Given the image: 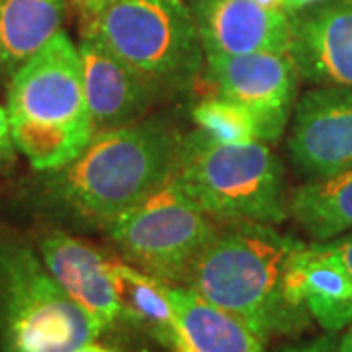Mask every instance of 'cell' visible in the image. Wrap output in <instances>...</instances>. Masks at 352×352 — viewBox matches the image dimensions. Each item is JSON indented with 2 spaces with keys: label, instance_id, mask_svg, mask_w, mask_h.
Segmentation results:
<instances>
[{
  "label": "cell",
  "instance_id": "cell-27",
  "mask_svg": "<svg viewBox=\"0 0 352 352\" xmlns=\"http://www.w3.org/2000/svg\"><path fill=\"white\" fill-rule=\"evenodd\" d=\"M256 4H261L264 8H272V10H282L286 0H254Z\"/></svg>",
  "mask_w": 352,
  "mask_h": 352
},
{
  "label": "cell",
  "instance_id": "cell-3",
  "mask_svg": "<svg viewBox=\"0 0 352 352\" xmlns=\"http://www.w3.org/2000/svg\"><path fill=\"white\" fill-rule=\"evenodd\" d=\"M8 118L18 151L36 170L75 161L94 135L78 45L57 32L12 73Z\"/></svg>",
  "mask_w": 352,
  "mask_h": 352
},
{
  "label": "cell",
  "instance_id": "cell-14",
  "mask_svg": "<svg viewBox=\"0 0 352 352\" xmlns=\"http://www.w3.org/2000/svg\"><path fill=\"white\" fill-rule=\"evenodd\" d=\"M85 94L94 133L141 122L159 96L104 43L80 36Z\"/></svg>",
  "mask_w": 352,
  "mask_h": 352
},
{
  "label": "cell",
  "instance_id": "cell-1",
  "mask_svg": "<svg viewBox=\"0 0 352 352\" xmlns=\"http://www.w3.org/2000/svg\"><path fill=\"white\" fill-rule=\"evenodd\" d=\"M184 135L163 120L96 131L75 161L41 178V196L57 215L106 231L175 176Z\"/></svg>",
  "mask_w": 352,
  "mask_h": 352
},
{
  "label": "cell",
  "instance_id": "cell-26",
  "mask_svg": "<svg viewBox=\"0 0 352 352\" xmlns=\"http://www.w3.org/2000/svg\"><path fill=\"white\" fill-rule=\"evenodd\" d=\"M78 352H118L110 349V346H106V344H100L98 340H92V342H88L87 346H82Z\"/></svg>",
  "mask_w": 352,
  "mask_h": 352
},
{
  "label": "cell",
  "instance_id": "cell-17",
  "mask_svg": "<svg viewBox=\"0 0 352 352\" xmlns=\"http://www.w3.org/2000/svg\"><path fill=\"white\" fill-rule=\"evenodd\" d=\"M67 0H0V67L16 71L61 32Z\"/></svg>",
  "mask_w": 352,
  "mask_h": 352
},
{
  "label": "cell",
  "instance_id": "cell-20",
  "mask_svg": "<svg viewBox=\"0 0 352 352\" xmlns=\"http://www.w3.org/2000/svg\"><path fill=\"white\" fill-rule=\"evenodd\" d=\"M16 141L10 127V118L8 110L0 106V168H6L16 161Z\"/></svg>",
  "mask_w": 352,
  "mask_h": 352
},
{
  "label": "cell",
  "instance_id": "cell-6",
  "mask_svg": "<svg viewBox=\"0 0 352 352\" xmlns=\"http://www.w3.org/2000/svg\"><path fill=\"white\" fill-rule=\"evenodd\" d=\"M100 325L65 292L25 239L0 229V352H78Z\"/></svg>",
  "mask_w": 352,
  "mask_h": 352
},
{
  "label": "cell",
  "instance_id": "cell-4",
  "mask_svg": "<svg viewBox=\"0 0 352 352\" xmlns=\"http://www.w3.org/2000/svg\"><path fill=\"white\" fill-rule=\"evenodd\" d=\"M159 98L190 92L206 67L198 25L184 0H118L80 22Z\"/></svg>",
  "mask_w": 352,
  "mask_h": 352
},
{
  "label": "cell",
  "instance_id": "cell-10",
  "mask_svg": "<svg viewBox=\"0 0 352 352\" xmlns=\"http://www.w3.org/2000/svg\"><path fill=\"white\" fill-rule=\"evenodd\" d=\"M289 18L288 55L298 76L321 87L352 88V0H323Z\"/></svg>",
  "mask_w": 352,
  "mask_h": 352
},
{
  "label": "cell",
  "instance_id": "cell-12",
  "mask_svg": "<svg viewBox=\"0 0 352 352\" xmlns=\"http://www.w3.org/2000/svg\"><path fill=\"white\" fill-rule=\"evenodd\" d=\"M284 286L288 302L327 333L352 323V274L333 241H302L289 254Z\"/></svg>",
  "mask_w": 352,
  "mask_h": 352
},
{
  "label": "cell",
  "instance_id": "cell-22",
  "mask_svg": "<svg viewBox=\"0 0 352 352\" xmlns=\"http://www.w3.org/2000/svg\"><path fill=\"white\" fill-rule=\"evenodd\" d=\"M71 2H73L76 14H78V22H82V20L92 18L94 14H98L106 6H110L118 0H71Z\"/></svg>",
  "mask_w": 352,
  "mask_h": 352
},
{
  "label": "cell",
  "instance_id": "cell-2",
  "mask_svg": "<svg viewBox=\"0 0 352 352\" xmlns=\"http://www.w3.org/2000/svg\"><path fill=\"white\" fill-rule=\"evenodd\" d=\"M300 243L272 223H221L184 288L237 317L264 344L300 335L314 319L288 302L284 286L289 254Z\"/></svg>",
  "mask_w": 352,
  "mask_h": 352
},
{
  "label": "cell",
  "instance_id": "cell-24",
  "mask_svg": "<svg viewBox=\"0 0 352 352\" xmlns=\"http://www.w3.org/2000/svg\"><path fill=\"white\" fill-rule=\"evenodd\" d=\"M319 2H323V0H286L282 10L288 14H296L300 12V10L309 8V6H314V4H319Z\"/></svg>",
  "mask_w": 352,
  "mask_h": 352
},
{
  "label": "cell",
  "instance_id": "cell-8",
  "mask_svg": "<svg viewBox=\"0 0 352 352\" xmlns=\"http://www.w3.org/2000/svg\"><path fill=\"white\" fill-rule=\"evenodd\" d=\"M204 73L215 96L251 113L258 141L274 143L288 129L300 78L288 53H206Z\"/></svg>",
  "mask_w": 352,
  "mask_h": 352
},
{
  "label": "cell",
  "instance_id": "cell-25",
  "mask_svg": "<svg viewBox=\"0 0 352 352\" xmlns=\"http://www.w3.org/2000/svg\"><path fill=\"white\" fill-rule=\"evenodd\" d=\"M337 352H352V323L346 327L342 339L337 342Z\"/></svg>",
  "mask_w": 352,
  "mask_h": 352
},
{
  "label": "cell",
  "instance_id": "cell-23",
  "mask_svg": "<svg viewBox=\"0 0 352 352\" xmlns=\"http://www.w3.org/2000/svg\"><path fill=\"white\" fill-rule=\"evenodd\" d=\"M331 241H333L335 249H337V252H339V256L342 258V263L346 264V268L351 270V274H352V233L344 235V237H340V239H331Z\"/></svg>",
  "mask_w": 352,
  "mask_h": 352
},
{
  "label": "cell",
  "instance_id": "cell-5",
  "mask_svg": "<svg viewBox=\"0 0 352 352\" xmlns=\"http://www.w3.org/2000/svg\"><path fill=\"white\" fill-rule=\"evenodd\" d=\"M176 184L219 223H282L289 215L284 170L264 141L226 145L201 129L184 135Z\"/></svg>",
  "mask_w": 352,
  "mask_h": 352
},
{
  "label": "cell",
  "instance_id": "cell-16",
  "mask_svg": "<svg viewBox=\"0 0 352 352\" xmlns=\"http://www.w3.org/2000/svg\"><path fill=\"white\" fill-rule=\"evenodd\" d=\"M112 274L122 323L139 329L168 351H178L182 337L175 305L168 298V284L118 258L112 261Z\"/></svg>",
  "mask_w": 352,
  "mask_h": 352
},
{
  "label": "cell",
  "instance_id": "cell-18",
  "mask_svg": "<svg viewBox=\"0 0 352 352\" xmlns=\"http://www.w3.org/2000/svg\"><path fill=\"white\" fill-rule=\"evenodd\" d=\"M289 215L314 241H331L352 229V168L315 178L289 196Z\"/></svg>",
  "mask_w": 352,
  "mask_h": 352
},
{
  "label": "cell",
  "instance_id": "cell-7",
  "mask_svg": "<svg viewBox=\"0 0 352 352\" xmlns=\"http://www.w3.org/2000/svg\"><path fill=\"white\" fill-rule=\"evenodd\" d=\"M221 223L201 212L170 178L106 229L124 261L168 286H186Z\"/></svg>",
  "mask_w": 352,
  "mask_h": 352
},
{
  "label": "cell",
  "instance_id": "cell-9",
  "mask_svg": "<svg viewBox=\"0 0 352 352\" xmlns=\"http://www.w3.org/2000/svg\"><path fill=\"white\" fill-rule=\"evenodd\" d=\"M288 153L294 166L311 180L351 170L352 88L319 87L296 102Z\"/></svg>",
  "mask_w": 352,
  "mask_h": 352
},
{
  "label": "cell",
  "instance_id": "cell-13",
  "mask_svg": "<svg viewBox=\"0 0 352 352\" xmlns=\"http://www.w3.org/2000/svg\"><path fill=\"white\" fill-rule=\"evenodd\" d=\"M204 53H288L292 18L254 0H188Z\"/></svg>",
  "mask_w": 352,
  "mask_h": 352
},
{
  "label": "cell",
  "instance_id": "cell-15",
  "mask_svg": "<svg viewBox=\"0 0 352 352\" xmlns=\"http://www.w3.org/2000/svg\"><path fill=\"white\" fill-rule=\"evenodd\" d=\"M180 349L176 352H264V342L243 321L206 302L194 289L168 286Z\"/></svg>",
  "mask_w": 352,
  "mask_h": 352
},
{
  "label": "cell",
  "instance_id": "cell-19",
  "mask_svg": "<svg viewBox=\"0 0 352 352\" xmlns=\"http://www.w3.org/2000/svg\"><path fill=\"white\" fill-rule=\"evenodd\" d=\"M192 118L198 129L226 145H243L258 139L251 113L239 104L219 96L196 104Z\"/></svg>",
  "mask_w": 352,
  "mask_h": 352
},
{
  "label": "cell",
  "instance_id": "cell-11",
  "mask_svg": "<svg viewBox=\"0 0 352 352\" xmlns=\"http://www.w3.org/2000/svg\"><path fill=\"white\" fill-rule=\"evenodd\" d=\"M38 252L55 282L100 325L102 333L122 323L113 258L63 229L43 231L38 237Z\"/></svg>",
  "mask_w": 352,
  "mask_h": 352
},
{
  "label": "cell",
  "instance_id": "cell-21",
  "mask_svg": "<svg viewBox=\"0 0 352 352\" xmlns=\"http://www.w3.org/2000/svg\"><path fill=\"white\" fill-rule=\"evenodd\" d=\"M282 352H337V340L333 337V333H329V335L319 337V339L286 346Z\"/></svg>",
  "mask_w": 352,
  "mask_h": 352
}]
</instances>
